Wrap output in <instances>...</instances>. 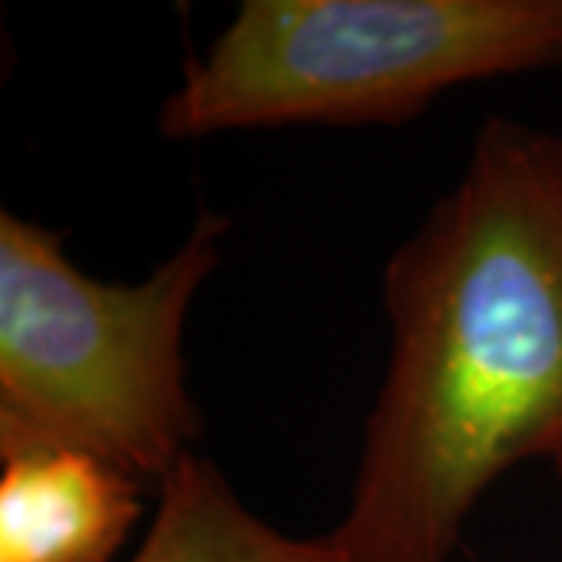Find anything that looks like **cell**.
Segmentation results:
<instances>
[{
    "mask_svg": "<svg viewBox=\"0 0 562 562\" xmlns=\"http://www.w3.org/2000/svg\"><path fill=\"white\" fill-rule=\"evenodd\" d=\"M382 301L387 366L328 538L347 562H450L503 472L562 450V135L484 122Z\"/></svg>",
    "mask_w": 562,
    "mask_h": 562,
    "instance_id": "6da1fadb",
    "label": "cell"
},
{
    "mask_svg": "<svg viewBox=\"0 0 562 562\" xmlns=\"http://www.w3.org/2000/svg\"><path fill=\"white\" fill-rule=\"evenodd\" d=\"M232 222L201 213L172 257L132 284L85 276L57 232L0 213V453L72 447L140 484L191 457L201 406L184 325Z\"/></svg>",
    "mask_w": 562,
    "mask_h": 562,
    "instance_id": "7a4b0ae2",
    "label": "cell"
},
{
    "mask_svg": "<svg viewBox=\"0 0 562 562\" xmlns=\"http://www.w3.org/2000/svg\"><path fill=\"white\" fill-rule=\"evenodd\" d=\"M562 66V0H244L157 128L394 125L472 81Z\"/></svg>",
    "mask_w": 562,
    "mask_h": 562,
    "instance_id": "3957f363",
    "label": "cell"
},
{
    "mask_svg": "<svg viewBox=\"0 0 562 562\" xmlns=\"http://www.w3.org/2000/svg\"><path fill=\"white\" fill-rule=\"evenodd\" d=\"M0 562H110L144 513V484L72 447L0 453Z\"/></svg>",
    "mask_w": 562,
    "mask_h": 562,
    "instance_id": "277c9868",
    "label": "cell"
},
{
    "mask_svg": "<svg viewBox=\"0 0 562 562\" xmlns=\"http://www.w3.org/2000/svg\"><path fill=\"white\" fill-rule=\"evenodd\" d=\"M128 562H347L328 535L297 538L254 513L220 465L184 460L162 479L160 503Z\"/></svg>",
    "mask_w": 562,
    "mask_h": 562,
    "instance_id": "5b68a950",
    "label": "cell"
},
{
    "mask_svg": "<svg viewBox=\"0 0 562 562\" xmlns=\"http://www.w3.org/2000/svg\"><path fill=\"white\" fill-rule=\"evenodd\" d=\"M550 462H553V469H557V475H560V482H562V450Z\"/></svg>",
    "mask_w": 562,
    "mask_h": 562,
    "instance_id": "8992f818",
    "label": "cell"
}]
</instances>
